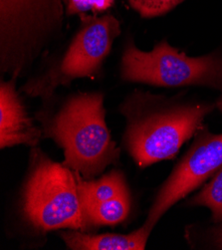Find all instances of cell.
<instances>
[{
    "mask_svg": "<svg viewBox=\"0 0 222 250\" xmlns=\"http://www.w3.org/2000/svg\"><path fill=\"white\" fill-rule=\"evenodd\" d=\"M152 231L143 223L129 234H93L78 229H65L59 235L70 250H143Z\"/></svg>",
    "mask_w": 222,
    "mask_h": 250,
    "instance_id": "9c48e42d",
    "label": "cell"
},
{
    "mask_svg": "<svg viewBox=\"0 0 222 250\" xmlns=\"http://www.w3.org/2000/svg\"><path fill=\"white\" fill-rule=\"evenodd\" d=\"M132 194H124L95 205L84 210L90 229L99 227H115L124 222L132 209Z\"/></svg>",
    "mask_w": 222,
    "mask_h": 250,
    "instance_id": "8fae6325",
    "label": "cell"
},
{
    "mask_svg": "<svg viewBox=\"0 0 222 250\" xmlns=\"http://www.w3.org/2000/svg\"><path fill=\"white\" fill-rule=\"evenodd\" d=\"M64 0H0V72L25 76L63 30Z\"/></svg>",
    "mask_w": 222,
    "mask_h": 250,
    "instance_id": "277c9868",
    "label": "cell"
},
{
    "mask_svg": "<svg viewBox=\"0 0 222 250\" xmlns=\"http://www.w3.org/2000/svg\"><path fill=\"white\" fill-rule=\"evenodd\" d=\"M83 210L115 197L131 193L127 178L121 169L114 168L99 179L85 180L78 171H74Z\"/></svg>",
    "mask_w": 222,
    "mask_h": 250,
    "instance_id": "30bf717a",
    "label": "cell"
},
{
    "mask_svg": "<svg viewBox=\"0 0 222 250\" xmlns=\"http://www.w3.org/2000/svg\"><path fill=\"white\" fill-rule=\"evenodd\" d=\"M215 106L222 113V95L218 98V100H217L216 103H215Z\"/></svg>",
    "mask_w": 222,
    "mask_h": 250,
    "instance_id": "2e32d148",
    "label": "cell"
},
{
    "mask_svg": "<svg viewBox=\"0 0 222 250\" xmlns=\"http://www.w3.org/2000/svg\"><path fill=\"white\" fill-rule=\"evenodd\" d=\"M188 207H204L211 213L213 224L222 223V167L199 193L186 202Z\"/></svg>",
    "mask_w": 222,
    "mask_h": 250,
    "instance_id": "7c38bea8",
    "label": "cell"
},
{
    "mask_svg": "<svg viewBox=\"0 0 222 250\" xmlns=\"http://www.w3.org/2000/svg\"><path fill=\"white\" fill-rule=\"evenodd\" d=\"M16 78L0 82V147L37 146L43 138L16 89Z\"/></svg>",
    "mask_w": 222,
    "mask_h": 250,
    "instance_id": "ba28073f",
    "label": "cell"
},
{
    "mask_svg": "<svg viewBox=\"0 0 222 250\" xmlns=\"http://www.w3.org/2000/svg\"><path fill=\"white\" fill-rule=\"evenodd\" d=\"M104 99L101 92L74 93L55 110L44 105L36 114L43 138L63 149L62 164L85 180L102 176L121 158L106 123Z\"/></svg>",
    "mask_w": 222,
    "mask_h": 250,
    "instance_id": "7a4b0ae2",
    "label": "cell"
},
{
    "mask_svg": "<svg viewBox=\"0 0 222 250\" xmlns=\"http://www.w3.org/2000/svg\"><path fill=\"white\" fill-rule=\"evenodd\" d=\"M66 15H86L91 11V0H64Z\"/></svg>",
    "mask_w": 222,
    "mask_h": 250,
    "instance_id": "5bb4252c",
    "label": "cell"
},
{
    "mask_svg": "<svg viewBox=\"0 0 222 250\" xmlns=\"http://www.w3.org/2000/svg\"><path fill=\"white\" fill-rule=\"evenodd\" d=\"M121 79L156 87L199 86L222 92V55L191 57L166 40L142 51L129 37L121 54Z\"/></svg>",
    "mask_w": 222,
    "mask_h": 250,
    "instance_id": "5b68a950",
    "label": "cell"
},
{
    "mask_svg": "<svg viewBox=\"0 0 222 250\" xmlns=\"http://www.w3.org/2000/svg\"><path fill=\"white\" fill-rule=\"evenodd\" d=\"M207 239L210 247L215 249H222V223L214 224L207 232Z\"/></svg>",
    "mask_w": 222,
    "mask_h": 250,
    "instance_id": "9a60e30c",
    "label": "cell"
},
{
    "mask_svg": "<svg viewBox=\"0 0 222 250\" xmlns=\"http://www.w3.org/2000/svg\"><path fill=\"white\" fill-rule=\"evenodd\" d=\"M183 1L184 0H129V3L142 18H154L167 13Z\"/></svg>",
    "mask_w": 222,
    "mask_h": 250,
    "instance_id": "4fadbf2b",
    "label": "cell"
},
{
    "mask_svg": "<svg viewBox=\"0 0 222 250\" xmlns=\"http://www.w3.org/2000/svg\"><path fill=\"white\" fill-rule=\"evenodd\" d=\"M81 24L63 55L39 76L27 81L21 92L50 101L59 86L68 87L76 79H95L121 34L120 21L113 14L82 15Z\"/></svg>",
    "mask_w": 222,
    "mask_h": 250,
    "instance_id": "8992f818",
    "label": "cell"
},
{
    "mask_svg": "<svg viewBox=\"0 0 222 250\" xmlns=\"http://www.w3.org/2000/svg\"><path fill=\"white\" fill-rule=\"evenodd\" d=\"M215 108L136 89L118 107L126 120L122 146L141 168L175 159Z\"/></svg>",
    "mask_w": 222,
    "mask_h": 250,
    "instance_id": "6da1fadb",
    "label": "cell"
},
{
    "mask_svg": "<svg viewBox=\"0 0 222 250\" xmlns=\"http://www.w3.org/2000/svg\"><path fill=\"white\" fill-rule=\"evenodd\" d=\"M22 220L38 233L57 229L89 231L75 173L41 148L30 149L28 169L19 195Z\"/></svg>",
    "mask_w": 222,
    "mask_h": 250,
    "instance_id": "3957f363",
    "label": "cell"
},
{
    "mask_svg": "<svg viewBox=\"0 0 222 250\" xmlns=\"http://www.w3.org/2000/svg\"><path fill=\"white\" fill-rule=\"evenodd\" d=\"M222 167V134L201 128L180 162L158 190L144 223L152 229L182 199L212 179Z\"/></svg>",
    "mask_w": 222,
    "mask_h": 250,
    "instance_id": "52a82bcc",
    "label": "cell"
}]
</instances>
